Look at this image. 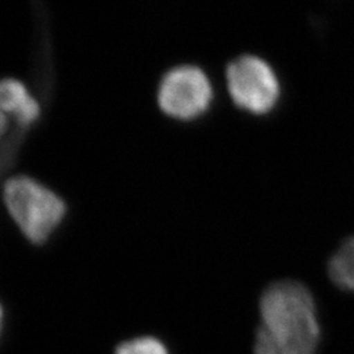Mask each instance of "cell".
Returning <instances> with one entry per match:
<instances>
[{
	"instance_id": "1",
	"label": "cell",
	"mask_w": 354,
	"mask_h": 354,
	"mask_svg": "<svg viewBox=\"0 0 354 354\" xmlns=\"http://www.w3.org/2000/svg\"><path fill=\"white\" fill-rule=\"evenodd\" d=\"M260 315L254 354L317 353V306L304 285L295 281L272 283L260 299Z\"/></svg>"
},
{
	"instance_id": "2",
	"label": "cell",
	"mask_w": 354,
	"mask_h": 354,
	"mask_svg": "<svg viewBox=\"0 0 354 354\" xmlns=\"http://www.w3.org/2000/svg\"><path fill=\"white\" fill-rule=\"evenodd\" d=\"M1 200L15 226L35 245L50 241L68 212L57 190L26 174H15L3 181Z\"/></svg>"
},
{
	"instance_id": "3",
	"label": "cell",
	"mask_w": 354,
	"mask_h": 354,
	"mask_svg": "<svg viewBox=\"0 0 354 354\" xmlns=\"http://www.w3.org/2000/svg\"><path fill=\"white\" fill-rule=\"evenodd\" d=\"M214 99L210 77L197 64H176L160 77L156 89L159 109L178 121H192L209 111Z\"/></svg>"
},
{
	"instance_id": "4",
	"label": "cell",
	"mask_w": 354,
	"mask_h": 354,
	"mask_svg": "<svg viewBox=\"0 0 354 354\" xmlns=\"http://www.w3.org/2000/svg\"><path fill=\"white\" fill-rule=\"evenodd\" d=\"M228 92L234 102L253 114H266L279 102V77L263 58L244 54L226 68Z\"/></svg>"
},
{
	"instance_id": "5",
	"label": "cell",
	"mask_w": 354,
	"mask_h": 354,
	"mask_svg": "<svg viewBox=\"0 0 354 354\" xmlns=\"http://www.w3.org/2000/svg\"><path fill=\"white\" fill-rule=\"evenodd\" d=\"M0 111L17 127L36 125L42 117V104L24 80L16 76L0 77Z\"/></svg>"
},
{
	"instance_id": "6",
	"label": "cell",
	"mask_w": 354,
	"mask_h": 354,
	"mask_svg": "<svg viewBox=\"0 0 354 354\" xmlns=\"http://www.w3.org/2000/svg\"><path fill=\"white\" fill-rule=\"evenodd\" d=\"M329 277L344 290L354 292V236L344 241L328 266Z\"/></svg>"
},
{
	"instance_id": "7",
	"label": "cell",
	"mask_w": 354,
	"mask_h": 354,
	"mask_svg": "<svg viewBox=\"0 0 354 354\" xmlns=\"http://www.w3.org/2000/svg\"><path fill=\"white\" fill-rule=\"evenodd\" d=\"M115 354H169L163 342L153 337H140L124 342L117 348Z\"/></svg>"
},
{
	"instance_id": "8",
	"label": "cell",
	"mask_w": 354,
	"mask_h": 354,
	"mask_svg": "<svg viewBox=\"0 0 354 354\" xmlns=\"http://www.w3.org/2000/svg\"><path fill=\"white\" fill-rule=\"evenodd\" d=\"M12 118L8 114L0 111V140H4L12 127Z\"/></svg>"
},
{
	"instance_id": "9",
	"label": "cell",
	"mask_w": 354,
	"mask_h": 354,
	"mask_svg": "<svg viewBox=\"0 0 354 354\" xmlns=\"http://www.w3.org/2000/svg\"><path fill=\"white\" fill-rule=\"evenodd\" d=\"M1 322H3V310H1V304H0V329H1Z\"/></svg>"
}]
</instances>
